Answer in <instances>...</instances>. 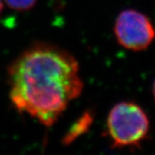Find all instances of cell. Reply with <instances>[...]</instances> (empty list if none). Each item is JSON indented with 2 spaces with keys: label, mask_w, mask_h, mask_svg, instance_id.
I'll return each instance as SVG.
<instances>
[{
  "label": "cell",
  "mask_w": 155,
  "mask_h": 155,
  "mask_svg": "<svg viewBox=\"0 0 155 155\" xmlns=\"http://www.w3.org/2000/svg\"><path fill=\"white\" fill-rule=\"evenodd\" d=\"M8 81L13 106L47 127L83 90L77 60L48 44H35L18 55L9 67Z\"/></svg>",
  "instance_id": "6da1fadb"
},
{
  "label": "cell",
  "mask_w": 155,
  "mask_h": 155,
  "mask_svg": "<svg viewBox=\"0 0 155 155\" xmlns=\"http://www.w3.org/2000/svg\"><path fill=\"white\" fill-rule=\"evenodd\" d=\"M149 130L148 116L134 102L118 103L108 113L107 132L113 148L138 147L145 140Z\"/></svg>",
  "instance_id": "7a4b0ae2"
},
{
  "label": "cell",
  "mask_w": 155,
  "mask_h": 155,
  "mask_svg": "<svg viewBox=\"0 0 155 155\" xmlns=\"http://www.w3.org/2000/svg\"><path fill=\"white\" fill-rule=\"evenodd\" d=\"M118 43L126 49L139 51L149 47L155 38V29L149 18L135 10H125L114 25Z\"/></svg>",
  "instance_id": "3957f363"
},
{
  "label": "cell",
  "mask_w": 155,
  "mask_h": 155,
  "mask_svg": "<svg viewBox=\"0 0 155 155\" xmlns=\"http://www.w3.org/2000/svg\"><path fill=\"white\" fill-rule=\"evenodd\" d=\"M92 122L93 116L91 113L89 112H85L71 127L68 134L64 137L63 143L66 145H69L70 143L75 140L78 137L86 132L88 129L90 128Z\"/></svg>",
  "instance_id": "277c9868"
},
{
  "label": "cell",
  "mask_w": 155,
  "mask_h": 155,
  "mask_svg": "<svg viewBox=\"0 0 155 155\" xmlns=\"http://www.w3.org/2000/svg\"><path fill=\"white\" fill-rule=\"evenodd\" d=\"M4 1L10 9L23 12L33 8L37 0H4Z\"/></svg>",
  "instance_id": "5b68a950"
},
{
  "label": "cell",
  "mask_w": 155,
  "mask_h": 155,
  "mask_svg": "<svg viewBox=\"0 0 155 155\" xmlns=\"http://www.w3.org/2000/svg\"><path fill=\"white\" fill-rule=\"evenodd\" d=\"M2 10H3V4H2V0H0V17H1V15H2Z\"/></svg>",
  "instance_id": "8992f818"
},
{
  "label": "cell",
  "mask_w": 155,
  "mask_h": 155,
  "mask_svg": "<svg viewBox=\"0 0 155 155\" xmlns=\"http://www.w3.org/2000/svg\"><path fill=\"white\" fill-rule=\"evenodd\" d=\"M153 97H154V99H155V80H154V82H153Z\"/></svg>",
  "instance_id": "52a82bcc"
}]
</instances>
